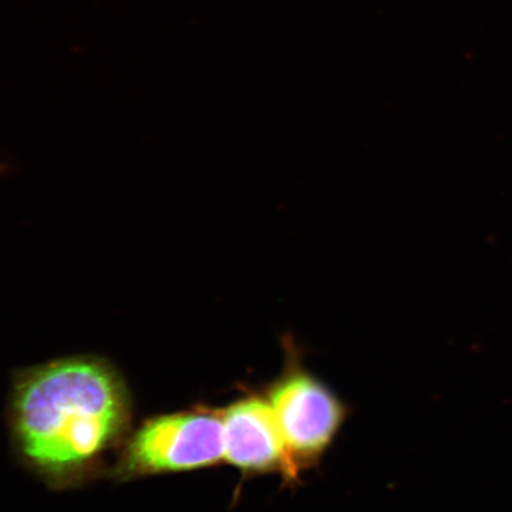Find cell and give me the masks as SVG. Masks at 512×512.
<instances>
[{"mask_svg":"<svg viewBox=\"0 0 512 512\" xmlns=\"http://www.w3.org/2000/svg\"><path fill=\"white\" fill-rule=\"evenodd\" d=\"M222 459L221 413L196 409L147 421L127 445L119 475L190 471L215 465Z\"/></svg>","mask_w":512,"mask_h":512,"instance_id":"cell-2","label":"cell"},{"mask_svg":"<svg viewBox=\"0 0 512 512\" xmlns=\"http://www.w3.org/2000/svg\"><path fill=\"white\" fill-rule=\"evenodd\" d=\"M224 459L249 475L283 471L294 476L290 456L268 400L246 398L221 413Z\"/></svg>","mask_w":512,"mask_h":512,"instance_id":"cell-4","label":"cell"},{"mask_svg":"<svg viewBox=\"0 0 512 512\" xmlns=\"http://www.w3.org/2000/svg\"><path fill=\"white\" fill-rule=\"evenodd\" d=\"M130 418L123 382L86 358L31 370L18 382L14 425L25 457L53 478L86 469L117 443Z\"/></svg>","mask_w":512,"mask_h":512,"instance_id":"cell-1","label":"cell"},{"mask_svg":"<svg viewBox=\"0 0 512 512\" xmlns=\"http://www.w3.org/2000/svg\"><path fill=\"white\" fill-rule=\"evenodd\" d=\"M10 172V165L0 162V177L8 175Z\"/></svg>","mask_w":512,"mask_h":512,"instance_id":"cell-5","label":"cell"},{"mask_svg":"<svg viewBox=\"0 0 512 512\" xmlns=\"http://www.w3.org/2000/svg\"><path fill=\"white\" fill-rule=\"evenodd\" d=\"M273 409L294 470L322 456L342 426L343 403L304 370L293 369L274 383Z\"/></svg>","mask_w":512,"mask_h":512,"instance_id":"cell-3","label":"cell"}]
</instances>
